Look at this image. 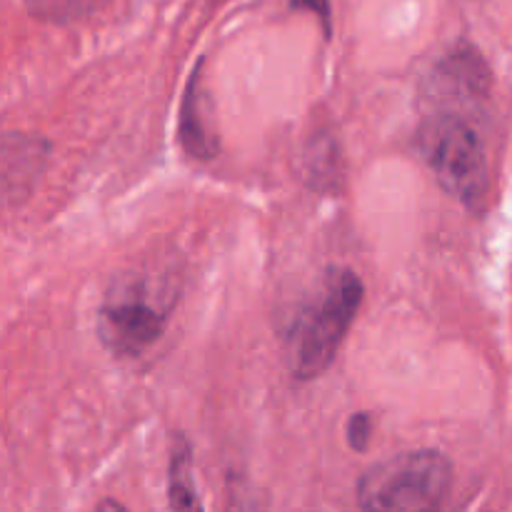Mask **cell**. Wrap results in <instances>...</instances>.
<instances>
[{
    "label": "cell",
    "mask_w": 512,
    "mask_h": 512,
    "mask_svg": "<svg viewBox=\"0 0 512 512\" xmlns=\"http://www.w3.org/2000/svg\"><path fill=\"white\" fill-rule=\"evenodd\" d=\"M170 505L178 510L200 508L193 475H190V453L185 445H180L178 453H173V463H170Z\"/></svg>",
    "instance_id": "52a82bcc"
},
{
    "label": "cell",
    "mask_w": 512,
    "mask_h": 512,
    "mask_svg": "<svg viewBox=\"0 0 512 512\" xmlns=\"http://www.w3.org/2000/svg\"><path fill=\"white\" fill-rule=\"evenodd\" d=\"M370 433H373V420H370V415L358 413V415H353V418H350L348 440H350V445H353L355 450L368 448Z\"/></svg>",
    "instance_id": "9c48e42d"
},
{
    "label": "cell",
    "mask_w": 512,
    "mask_h": 512,
    "mask_svg": "<svg viewBox=\"0 0 512 512\" xmlns=\"http://www.w3.org/2000/svg\"><path fill=\"white\" fill-rule=\"evenodd\" d=\"M363 303V283L350 268L325 275L320 293L298 315L288 335V358L293 375L313 380L330 368L355 315Z\"/></svg>",
    "instance_id": "6da1fadb"
},
{
    "label": "cell",
    "mask_w": 512,
    "mask_h": 512,
    "mask_svg": "<svg viewBox=\"0 0 512 512\" xmlns=\"http://www.w3.org/2000/svg\"><path fill=\"white\" fill-rule=\"evenodd\" d=\"M295 10H310L318 18H323L325 28H330V0H290Z\"/></svg>",
    "instance_id": "30bf717a"
},
{
    "label": "cell",
    "mask_w": 512,
    "mask_h": 512,
    "mask_svg": "<svg viewBox=\"0 0 512 512\" xmlns=\"http://www.w3.org/2000/svg\"><path fill=\"white\" fill-rule=\"evenodd\" d=\"M180 138L195 158H210L218 150L213 133L205 125L203 113V90H200V75H193L188 88V98L183 105V118H180Z\"/></svg>",
    "instance_id": "8992f818"
},
{
    "label": "cell",
    "mask_w": 512,
    "mask_h": 512,
    "mask_svg": "<svg viewBox=\"0 0 512 512\" xmlns=\"http://www.w3.org/2000/svg\"><path fill=\"white\" fill-rule=\"evenodd\" d=\"M103 0H25L30 13L48 23H73L100 8Z\"/></svg>",
    "instance_id": "ba28073f"
},
{
    "label": "cell",
    "mask_w": 512,
    "mask_h": 512,
    "mask_svg": "<svg viewBox=\"0 0 512 512\" xmlns=\"http://www.w3.org/2000/svg\"><path fill=\"white\" fill-rule=\"evenodd\" d=\"M450 463L435 450H418L375 465L358 483L360 508L375 512H420L443 503Z\"/></svg>",
    "instance_id": "3957f363"
},
{
    "label": "cell",
    "mask_w": 512,
    "mask_h": 512,
    "mask_svg": "<svg viewBox=\"0 0 512 512\" xmlns=\"http://www.w3.org/2000/svg\"><path fill=\"white\" fill-rule=\"evenodd\" d=\"M175 305V285L160 278H130L108 295L98 313L100 340L113 355L135 358L153 348Z\"/></svg>",
    "instance_id": "7a4b0ae2"
},
{
    "label": "cell",
    "mask_w": 512,
    "mask_h": 512,
    "mask_svg": "<svg viewBox=\"0 0 512 512\" xmlns=\"http://www.w3.org/2000/svg\"><path fill=\"white\" fill-rule=\"evenodd\" d=\"M418 150L450 195L478 205L488 188V163L475 130L455 115L430 118L418 133Z\"/></svg>",
    "instance_id": "277c9868"
},
{
    "label": "cell",
    "mask_w": 512,
    "mask_h": 512,
    "mask_svg": "<svg viewBox=\"0 0 512 512\" xmlns=\"http://www.w3.org/2000/svg\"><path fill=\"white\" fill-rule=\"evenodd\" d=\"M45 145L30 135L0 138V205L18 203L30 193L45 163Z\"/></svg>",
    "instance_id": "5b68a950"
}]
</instances>
